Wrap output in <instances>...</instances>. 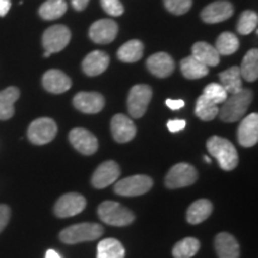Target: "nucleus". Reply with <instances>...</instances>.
Instances as JSON below:
<instances>
[{"label":"nucleus","mask_w":258,"mask_h":258,"mask_svg":"<svg viewBox=\"0 0 258 258\" xmlns=\"http://www.w3.org/2000/svg\"><path fill=\"white\" fill-rule=\"evenodd\" d=\"M252 91L250 89H241L226 98L219 110V116L224 122L233 123L241 120L252 102Z\"/></svg>","instance_id":"nucleus-1"},{"label":"nucleus","mask_w":258,"mask_h":258,"mask_svg":"<svg viewBox=\"0 0 258 258\" xmlns=\"http://www.w3.org/2000/svg\"><path fill=\"white\" fill-rule=\"evenodd\" d=\"M207 148L208 152L214 158H217L222 170L232 171L238 166L239 157H238L237 148L227 139L214 135L208 139Z\"/></svg>","instance_id":"nucleus-2"},{"label":"nucleus","mask_w":258,"mask_h":258,"mask_svg":"<svg viewBox=\"0 0 258 258\" xmlns=\"http://www.w3.org/2000/svg\"><path fill=\"white\" fill-rule=\"evenodd\" d=\"M104 233V228L99 224L93 222H83V224L72 225L60 232V240L64 244H78L84 241H93Z\"/></svg>","instance_id":"nucleus-3"},{"label":"nucleus","mask_w":258,"mask_h":258,"mask_svg":"<svg viewBox=\"0 0 258 258\" xmlns=\"http://www.w3.org/2000/svg\"><path fill=\"white\" fill-rule=\"evenodd\" d=\"M98 217L103 222L116 227L128 226L135 220L133 212L115 201L102 202L98 206Z\"/></svg>","instance_id":"nucleus-4"},{"label":"nucleus","mask_w":258,"mask_h":258,"mask_svg":"<svg viewBox=\"0 0 258 258\" xmlns=\"http://www.w3.org/2000/svg\"><path fill=\"white\" fill-rule=\"evenodd\" d=\"M152 98V89L146 84H138L131 89L127 98L129 115L134 118H141L146 112Z\"/></svg>","instance_id":"nucleus-5"},{"label":"nucleus","mask_w":258,"mask_h":258,"mask_svg":"<svg viewBox=\"0 0 258 258\" xmlns=\"http://www.w3.org/2000/svg\"><path fill=\"white\" fill-rule=\"evenodd\" d=\"M153 186V179L146 175H135L116 182L114 191L120 196H140L150 191Z\"/></svg>","instance_id":"nucleus-6"},{"label":"nucleus","mask_w":258,"mask_h":258,"mask_svg":"<svg viewBox=\"0 0 258 258\" xmlns=\"http://www.w3.org/2000/svg\"><path fill=\"white\" fill-rule=\"evenodd\" d=\"M198 171L190 164L179 163L170 169L165 177V185L169 189H179L192 185L198 180Z\"/></svg>","instance_id":"nucleus-7"},{"label":"nucleus","mask_w":258,"mask_h":258,"mask_svg":"<svg viewBox=\"0 0 258 258\" xmlns=\"http://www.w3.org/2000/svg\"><path fill=\"white\" fill-rule=\"evenodd\" d=\"M57 125L49 117H41L32 121L28 128V139L31 144L46 145L56 137Z\"/></svg>","instance_id":"nucleus-8"},{"label":"nucleus","mask_w":258,"mask_h":258,"mask_svg":"<svg viewBox=\"0 0 258 258\" xmlns=\"http://www.w3.org/2000/svg\"><path fill=\"white\" fill-rule=\"evenodd\" d=\"M71 41V31L66 25H53L43 32L42 44L49 54L59 53L67 47Z\"/></svg>","instance_id":"nucleus-9"},{"label":"nucleus","mask_w":258,"mask_h":258,"mask_svg":"<svg viewBox=\"0 0 258 258\" xmlns=\"http://www.w3.org/2000/svg\"><path fill=\"white\" fill-rule=\"evenodd\" d=\"M86 207V199L78 192L64 194L54 206V213L57 218L64 219L78 215Z\"/></svg>","instance_id":"nucleus-10"},{"label":"nucleus","mask_w":258,"mask_h":258,"mask_svg":"<svg viewBox=\"0 0 258 258\" xmlns=\"http://www.w3.org/2000/svg\"><path fill=\"white\" fill-rule=\"evenodd\" d=\"M120 175L121 170L118 164L114 160H106L97 167L93 172L91 183L96 189H104L115 183Z\"/></svg>","instance_id":"nucleus-11"},{"label":"nucleus","mask_w":258,"mask_h":258,"mask_svg":"<svg viewBox=\"0 0 258 258\" xmlns=\"http://www.w3.org/2000/svg\"><path fill=\"white\" fill-rule=\"evenodd\" d=\"M69 138L72 146L85 156H91L98 150V140L88 129L74 128L70 132Z\"/></svg>","instance_id":"nucleus-12"},{"label":"nucleus","mask_w":258,"mask_h":258,"mask_svg":"<svg viewBox=\"0 0 258 258\" xmlns=\"http://www.w3.org/2000/svg\"><path fill=\"white\" fill-rule=\"evenodd\" d=\"M118 25L112 19H99L90 27L89 36L95 43L108 44L117 36Z\"/></svg>","instance_id":"nucleus-13"},{"label":"nucleus","mask_w":258,"mask_h":258,"mask_svg":"<svg viewBox=\"0 0 258 258\" xmlns=\"http://www.w3.org/2000/svg\"><path fill=\"white\" fill-rule=\"evenodd\" d=\"M234 12L233 5L226 0H218L206 6L201 12V18L205 23L215 24L220 22L227 21L232 17Z\"/></svg>","instance_id":"nucleus-14"},{"label":"nucleus","mask_w":258,"mask_h":258,"mask_svg":"<svg viewBox=\"0 0 258 258\" xmlns=\"http://www.w3.org/2000/svg\"><path fill=\"white\" fill-rule=\"evenodd\" d=\"M73 105L83 114H98L105 105L104 97L98 92H78L73 98Z\"/></svg>","instance_id":"nucleus-15"},{"label":"nucleus","mask_w":258,"mask_h":258,"mask_svg":"<svg viewBox=\"0 0 258 258\" xmlns=\"http://www.w3.org/2000/svg\"><path fill=\"white\" fill-rule=\"evenodd\" d=\"M111 133L116 143L125 144L132 141L137 135V127L131 118L123 114H117L111 120Z\"/></svg>","instance_id":"nucleus-16"},{"label":"nucleus","mask_w":258,"mask_h":258,"mask_svg":"<svg viewBox=\"0 0 258 258\" xmlns=\"http://www.w3.org/2000/svg\"><path fill=\"white\" fill-rule=\"evenodd\" d=\"M42 85L46 89V91L60 95L69 91L72 86V80L66 73L60 70H49L42 77Z\"/></svg>","instance_id":"nucleus-17"},{"label":"nucleus","mask_w":258,"mask_h":258,"mask_svg":"<svg viewBox=\"0 0 258 258\" xmlns=\"http://www.w3.org/2000/svg\"><path fill=\"white\" fill-rule=\"evenodd\" d=\"M238 141L241 146L252 147L258 141V115H247L238 127Z\"/></svg>","instance_id":"nucleus-18"},{"label":"nucleus","mask_w":258,"mask_h":258,"mask_svg":"<svg viewBox=\"0 0 258 258\" xmlns=\"http://www.w3.org/2000/svg\"><path fill=\"white\" fill-rule=\"evenodd\" d=\"M147 69L158 78H167L175 71V61L166 53H156L146 61Z\"/></svg>","instance_id":"nucleus-19"},{"label":"nucleus","mask_w":258,"mask_h":258,"mask_svg":"<svg viewBox=\"0 0 258 258\" xmlns=\"http://www.w3.org/2000/svg\"><path fill=\"white\" fill-rule=\"evenodd\" d=\"M110 63V57L102 50H95L88 54L82 62L83 72L89 77H96L105 72Z\"/></svg>","instance_id":"nucleus-20"},{"label":"nucleus","mask_w":258,"mask_h":258,"mask_svg":"<svg viewBox=\"0 0 258 258\" xmlns=\"http://www.w3.org/2000/svg\"><path fill=\"white\" fill-rule=\"evenodd\" d=\"M215 251L219 258H239L240 246L233 235L221 232L215 237Z\"/></svg>","instance_id":"nucleus-21"},{"label":"nucleus","mask_w":258,"mask_h":258,"mask_svg":"<svg viewBox=\"0 0 258 258\" xmlns=\"http://www.w3.org/2000/svg\"><path fill=\"white\" fill-rule=\"evenodd\" d=\"M192 56L207 67H215L220 62V54L207 42H196L191 48Z\"/></svg>","instance_id":"nucleus-22"},{"label":"nucleus","mask_w":258,"mask_h":258,"mask_svg":"<svg viewBox=\"0 0 258 258\" xmlns=\"http://www.w3.org/2000/svg\"><path fill=\"white\" fill-rule=\"evenodd\" d=\"M213 212V205L209 200L201 199L190 205L186 211V220L189 224L198 225L211 217Z\"/></svg>","instance_id":"nucleus-23"},{"label":"nucleus","mask_w":258,"mask_h":258,"mask_svg":"<svg viewBox=\"0 0 258 258\" xmlns=\"http://www.w3.org/2000/svg\"><path fill=\"white\" fill-rule=\"evenodd\" d=\"M21 96V92L15 86H10L0 91V120H10L15 114V103Z\"/></svg>","instance_id":"nucleus-24"},{"label":"nucleus","mask_w":258,"mask_h":258,"mask_svg":"<svg viewBox=\"0 0 258 258\" xmlns=\"http://www.w3.org/2000/svg\"><path fill=\"white\" fill-rule=\"evenodd\" d=\"M219 78H220L222 88L230 95H233L243 89V80H241L243 78H241L239 66H233L224 71L219 74Z\"/></svg>","instance_id":"nucleus-25"},{"label":"nucleus","mask_w":258,"mask_h":258,"mask_svg":"<svg viewBox=\"0 0 258 258\" xmlns=\"http://www.w3.org/2000/svg\"><path fill=\"white\" fill-rule=\"evenodd\" d=\"M125 250L120 240L106 238L98 243L97 258H124Z\"/></svg>","instance_id":"nucleus-26"},{"label":"nucleus","mask_w":258,"mask_h":258,"mask_svg":"<svg viewBox=\"0 0 258 258\" xmlns=\"http://www.w3.org/2000/svg\"><path fill=\"white\" fill-rule=\"evenodd\" d=\"M144 55V44L139 40L125 42L117 50V57L122 62H137Z\"/></svg>","instance_id":"nucleus-27"},{"label":"nucleus","mask_w":258,"mask_h":258,"mask_svg":"<svg viewBox=\"0 0 258 258\" xmlns=\"http://www.w3.org/2000/svg\"><path fill=\"white\" fill-rule=\"evenodd\" d=\"M67 3L64 0H47L40 6L38 15L44 21H54L66 14Z\"/></svg>","instance_id":"nucleus-28"},{"label":"nucleus","mask_w":258,"mask_h":258,"mask_svg":"<svg viewBox=\"0 0 258 258\" xmlns=\"http://www.w3.org/2000/svg\"><path fill=\"white\" fill-rule=\"evenodd\" d=\"M180 71L186 79H201L208 74V67L196 60L192 55L180 61Z\"/></svg>","instance_id":"nucleus-29"},{"label":"nucleus","mask_w":258,"mask_h":258,"mask_svg":"<svg viewBox=\"0 0 258 258\" xmlns=\"http://www.w3.org/2000/svg\"><path fill=\"white\" fill-rule=\"evenodd\" d=\"M240 73L241 78H244L246 82L252 83L256 82L258 78V50L251 49L246 53L241 61Z\"/></svg>","instance_id":"nucleus-30"},{"label":"nucleus","mask_w":258,"mask_h":258,"mask_svg":"<svg viewBox=\"0 0 258 258\" xmlns=\"http://www.w3.org/2000/svg\"><path fill=\"white\" fill-rule=\"evenodd\" d=\"M200 241L192 237L179 240L172 249L173 258H191L199 252Z\"/></svg>","instance_id":"nucleus-31"},{"label":"nucleus","mask_w":258,"mask_h":258,"mask_svg":"<svg viewBox=\"0 0 258 258\" xmlns=\"http://www.w3.org/2000/svg\"><path fill=\"white\" fill-rule=\"evenodd\" d=\"M215 49L221 55H232L239 49V40L232 32H222L215 43Z\"/></svg>","instance_id":"nucleus-32"},{"label":"nucleus","mask_w":258,"mask_h":258,"mask_svg":"<svg viewBox=\"0 0 258 258\" xmlns=\"http://www.w3.org/2000/svg\"><path fill=\"white\" fill-rule=\"evenodd\" d=\"M195 114L200 120L202 121H212L217 117L219 114V108L217 104L212 103L205 96L201 95L196 101Z\"/></svg>","instance_id":"nucleus-33"},{"label":"nucleus","mask_w":258,"mask_h":258,"mask_svg":"<svg viewBox=\"0 0 258 258\" xmlns=\"http://www.w3.org/2000/svg\"><path fill=\"white\" fill-rule=\"evenodd\" d=\"M258 24V16L256 12L246 10L240 15L237 24V30L240 35H249L256 30Z\"/></svg>","instance_id":"nucleus-34"},{"label":"nucleus","mask_w":258,"mask_h":258,"mask_svg":"<svg viewBox=\"0 0 258 258\" xmlns=\"http://www.w3.org/2000/svg\"><path fill=\"white\" fill-rule=\"evenodd\" d=\"M203 96L206 98L209 99L214 104H222L226 101V98L228 97V93L226 92V90L222 88L221 84L217 83H211L203 89Z\"/></svg>","instance_id":"nucleus-35"},{"label":"nucleus","mask_w":258,"mask_h":258,"mask_svg":"<svg viewBox=\"0 0 258 258\" xmlns=\"http://www.w3.org/2000/svg\"><path fill=\"white\" fill-rule=\"evenodd\" d=\"M164 5L171 14L180 16L191 9L192 0H164Z\"/></svg>","instance_id":"nucleus-36"},{"label":"nucleus","mask_w":258,"mask_h":258,"mask_svg":"<svg viewBox=\"0 0 258 258\" xmlns=\"http://www.w3.org/2000/svg\"><path fill=\"white\" fill-rule=\"evenodd\" d=\"M101 5L103 10L111 17H120L124 12V8L120 0H101Z\"/></svg>","instance_id":"nucleus-37"},{"label":"nucleus","mask_w":258,"mask_h":258,"mask_svg":"<svg viewBox=\"0 0 258 258\" xmlns=\"http://www.w3.org/2000/svg\"><path fill=\"white\" fill-rule=\"evenodd\" d=\"M10 215H11V209L9 206L0 205V232H2L8 225L10 220Z\"/></svg>","instance_id":"nucleus-38"},{"label":"nucleus","mask_w":258,"mask_h":258,"mask_svg":"<svg viewBox=\"0 0 258 258\" xmlns=\"http://www.w3.org/2000/svg\"><path fill=\"white\" fill-rule=\"evenodd\" d=\"M167 129L171 132V133H177V132L182 131V129L185 128L186 122L184 120H170L167 121Z\"/></svg>","instance_id":"nucleus-39"},{"label":"nucleus","mask_w":258,"mask_h":258,"mask_svg":"<svg viewBox=\"0 0 258 258\" xmlns=\"http://www.w3.org/2000/svg\"><path fill=\"white\" fill-rule=\"evenodd\" d=\"M165 103L171 110H179V109H182L185 104L183 99H166Z\"/></svg>","instance_id":"nucleus-40"},{"label":"nucleus","mask_w":258,"mask_h":258,"mask_svg":"<svg viewBox=\"0 0 258 258\" xmlns=\"http://www.w3.org/2000/svg\"><path fill=\"white\" fill-rule=\"evenodd\" d=\"M71 3H72L74 10H77V11H84V10L88 8L90 0H71Z\"/></svg>","instance_id":"nucleus-41"},{"label":"nucleus","mask_w":258,"mask_h":258,"mask_svg":"<svg viewBox=\"0 0 258 258\" xmlns=\"http://www.w3.org/2000/svg\"><path fill=\"white\" fill-rule=\"evenodd\" d=\"M11 9V0H0V17H4Z\"/></svg>","instance_id":"nucleus-42"},{"label":"nucleus","mask_w":258,"mask_h":258,"mask_svg":"<svg viewBox=\"0 0 258 258\" xmlns=\"http://www.w3.org/2000/svg\"><path fill=\"white\" fill-rule=\"evenodd\" d=\"M46 258H61V256L59 253L56 252L55 250H53V249H49L46 252Z\"/></svg>","instance_id":"nucleus-43"},{"label":"nucleus","mask_w":258,"mask_h":258,"mask_svg":"<svg viewBox=\"0 0 258 258\" xmlns=\"http://www.w3.org/2000/svg\"><path fill=\"white\" fill-rule=\"evenodd\" d=\"M203 159H205V161H207V163H208V164H211V163H212L211 158H209V157H207V156H205V157H203Z\"/></svg>","instance_id":"nucleus-44"},{"label":"nucleus","mask_w":258,"mask_h":258,"mask_svg":"<svg viewBox=\"0 0 258 258\" xmlns=\"http://www.w3.org/2000/svg\"><path fill=\"white\" fill-rule=\"evenodd\" d=\"M51 55V54H49V53H48V51H44V57H49Z\"/></svg>","instance_id":"nucleus-45"}]
</instances>
